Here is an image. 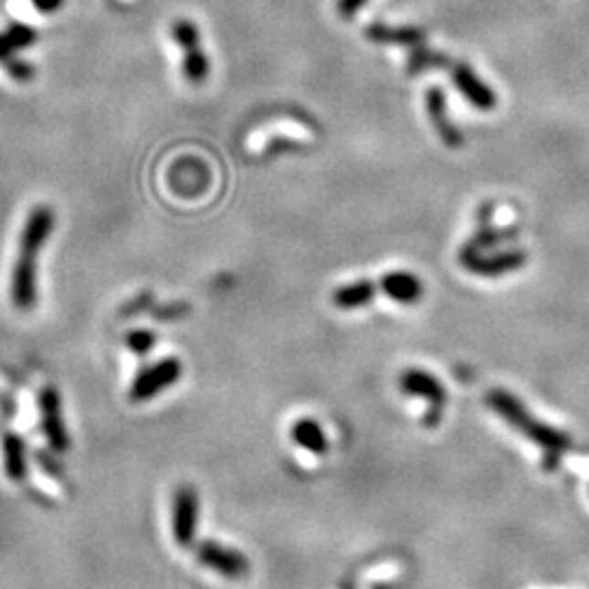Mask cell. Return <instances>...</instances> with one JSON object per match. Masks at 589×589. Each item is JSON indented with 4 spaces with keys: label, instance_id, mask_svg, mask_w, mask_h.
<instances>
[{
    "label": "cell",
    "instance_id": "8992f818",
    "mask_svg": "<svg viewBox=\"0 0 589 589\" xmlns=\"http://www.w3.org/2000/svg\"><path fill=\"white\" fill-rule=\"evenodd\" d=\"M196 559L210 568L216 574L226 576V579H243V576L249 572V561H247L245 554H240L238 550L223 546L218 542H201L195 546Z\"/></svg>",
    "mask_w": 589,
    "mask_h": 589
},
{
    "label": "cell",
    "instance_id": "ac0fdd59",
    "mask_svg": "<svg viewBox=\"0 0 589 589\" xmlns=\"http://www.w3.org/2000/svg\"><path fill=\"white\" fill-rule=\"evenodd\" d=\"M184 75L193 86H201L205 81L210 75V61H207L204 50L193 48L184 53Z\"/></svg>",
    "mask_w": 589,
    "mask_h": 589
},
{
    "label": "cell",
    "instance_id": "603a6c76",
    "mask_svg": "<svg viewBox=\"0 0 589 589\" xmlns=\"http://www.w3.org/2000/svg\"><path fill=\"white\" fill-rule=\"evenodd\" d=\"M364 3H367V0H339V14L343 16V18H353L356 11L361 9Z\"/></svg>",
    "mask_w": 589,
    "mask_h": 589
},
{
    "label": "cell",
    "instance_id": "5bb4252c",
    "mask_svg": "<svg viewBox=\"0 0 589 589\" xmlns=\"http://www.w3.org/2000/svg\"><path fill=\"white\" fill-rule=\"evenodd\" d=\"M290 439H293L300 447H304L306 452L317 454V457H321V454L328 452L330 447L328 436H325L321 426L308 417L293 424V428H290Z\"/></svg>",
    "mask_w": 589,
    "mask_h": 589
},
{
    "label": "cell",
    "instance_id": "e0dca14e",
    "mask_svg": "<svg viewBox=\"0 0 589 589\" xmlns=\"http://www.w3.org/2000/svg\"><path fill=\"white\" fill-rule=\"evenodd\" d=\"M447 66H452V61L447 55L443 53H436V50H430L428 47H417L413 48L411 58H408V66H406V72L408 75H419V72L424 70H430V68H447Z\"/></svg>",
    "mask_w": 589,
    "mask_h": 589
},
{
    "label": "cell",
    "instance_id": "ba28073f",
    "mask_svg": "<svg viewBox=\"0 0 589 589\" xmlns=\"http://www.w3.org/2000/svg\"><path fill=\"white\" fill-rule=\"evenodd\" d=\"M39 408H42V430L53 452H66L70 447V436L66 430L61 400L55 386H47L39 393Z\"/></svg>",
    "mask_w": 589,
    "mask_h": 589
},
{
    "label": "cell",
    "instance_id": "277c9868",
    "mask_svg": "<svg viewBox=\"0 0 589 589\" xmlns=\"http://www.w3.org/2000/svg\"><path fill=\"white\" fill-rule=\"evenodd\" d=\"M400 389L406 393V395L424 397V400L430 404V411L426 415V424L435 426L439 422L441 411L447 400L446 386H443L439 378L424 372V369H406V372L400 375Z\"/></svg>",
    "mask_w": 589,
    "mask_h": 589
},
{
    "label": "cell",
    "instance_id": "52a82bcc",
    "mask_svg": "<svg viewBox=\"0 0 589 589\" xmlns=\"http://www.w3.org/2000/svg\"><path fill=\"white\" fill-rule=\"evenodd\" d=\"M196 526H199V496L195 487L184 485L173 496V537L179 546H193Z\"/></svg>",
    "mask_w": 589,
    "mask_h": 589
},
{
    "label": "cell",
    "instance_id": "9a60e30c",
    "mask_svg": "<svg viewBox=\"0 0 589 589\" xmlns=\"http://www.w3.org/2000/svg\"><path fill=\"white\" fill-rule=\"evenodd\" d=\"M375 290L378 289H375L373 282H369V279H358V282L336 289L332 300L336 308H341V310H356V308L367 306L369 301L373 300Z\"/></svg>",
    "mask_w": 589,
    "mask_h": 589
},
{
    "label": "cell",
    "instance_id": "4fadbf2b",
    "mask_svg": "<svg viewBox=\"0 0 589 589\" xmlns=\"http://www.w3.org/2000/svg\"><path fill=\"white\" fill-rule=\"evenodd\" d=\"M491 212H493V205L491 204H485L480 205L479 210V232L471 236L469 240V247H474V249L479 251H485V249H491V247L500 245V243H507V240H513L515 236H518V227H509V229H496L491 226Z\"/></svg>",
    "mask_w": 589,
    "mask_h": 589
},
{
    "label": "cell",
    "instance_id": "ffe728a7",
    "mask_svg": "<svg viewBox=\"0 0 589 589\" xmlns=\"http://www.w3.org/2000/svg\"><path fill=\"white\" fill-rule=\"evenodd\" d=\"M7 36L11 37V42H14L16 50H22V48H29L33 42L37 39V31L31 29L29 25H22V22H11L7 26Z\"/></svg>",
    "mask_w": 589,
    "mask_h": 589
},
{
    "label": "cell",
    "instance_id": "7402d4cb",
    "mask_svg": "<svg viewBox=\"0 0 589 589\" xmlns=\"http://www.w3.org/2000/svg\"><path fill=\"white\" fill-rule=\"evenodd\" d=\"M155 345V334L149 332V330H133V332L127 334V347L136 353H147L153 350Z\"/></svg>",
    "mask_w": 589,
    "mask_h": 589
},
{
    "label": "cell",
    "instance_id": "44dd1931",
    "mask_svg": "<svg viewBox=\"0 0 589 589\" xmlns=\"http://www.w3.org/2000/svg\"><path fill=\"white\" fill-rule=\"evenodd\" d=\"M3 66L5 70H7V75L14 79V81H20V83L31 81L33 75H36V68H33L29 61H22L20 58H14V55L5 59Z\"/></svg>",
    "mask_w": 589,
    "mask_h": 589
},
{
    "label": "cell",
    "instance_id": "d6986e66",
    "mask_svg": "<svg viewBox=\"0 0 589 589\" xmlns=\"http://www.w3.org/2000/svg\"><path fill=\"white\" fill-rule=\"evenodd\" d=\"M173 37H175V42L184 48V53H186V50L199 48L201 44L199 29H196L195 22L190 20H177L175 25H173Z\"/></svg>",
    "mask_w": 589,
    "mask_h": 589
},
{
    "label": "cell",
    "instance_id": "5b68a950",
    "mask_svg": "<svg viewBox=\"0 0 589 589\" xmlns=\"http://www.w3.org/2000/svg\"><path fill=\"white\" fill-rule=\"evenodd\" d=\"M182 375V363L177 358H164V361L151 364V367L142 369L133 380L131 389H129V397L133 402H147L151 397L160 395L162 391L173 386Z\"/></svg>",
    "mask_w": 589,
    "mask_h": 589
},
{
    "label": "cell",
    "instance_id": "7c38bea8",
    "mask_svg": "<svg viewBox=\"0 0 589 589\" xmlns=\"http://www.w3.org/2000/svg\"><path fill=\"white\" fill-rule=\"evenodd\" d=\"M364 36H367L375 44H397V47H411L417 48L426 42V31L419 29V26H389L380 25V22H373L364 29Z\"/></svg>",
    "mask_w": 589,
    "mask_h": 589
},
{
    "label": "cell",
    "instance_id": "30bf717a",
    "mask_svg": "<svg viewBox=\"0 0 589 589\" xmlns=\"http://www.w3.org/2000/svg\"><path fill=\"white\" fill-rule=\"evenodd\" d=\"M426 108H428L432 125H435L443 142L450 149L461 147L463 133L458 131V127L450 122V118L446 116V94H443L441 88H428V92H426Z\"/></svg>",
    "mask_w": 589,
    "mask_h": 589
},
{
    "label": "cell",
    "instance_id": "6da1fadb",
    "mask_svg": "<svg viewBox=\"0 0 589 589\" xmlns=\"http://www.w3.org/2000/svg\"><path fill=\"white\" fill-rule=\"evenodd\" d=\"M55 227V212L48 205L33 207L20 236V254L11 273V301L18 310L37 304V256Z\"/></svg>",
    "mask_w": 589,
    "mask_h": 589
},
{
    "label": "cell",
    "instance_id": "cb8c5ba5",
    "mask_svg": "<svg viewBox=\"0 0 589 589\" xmlns=\"http://www.w3.org/2000/svg\"><path fill=\"white\" fill-rule=\"evenodd\" d=\"M14 53H16L14 42H11V37L7 36V31H3V33H0V64H3V61L7 58H11Z\"/></svg>",
    "mask_w": 589,
    "mask_h": 589
},
{
    "label": "cell",
    "instance_id": "2e32d148",
    "mask_svg": "<svg viewBox=\"0 0 589 589\" xmlns=\"http://www.w3.org/2000/svg\"><path fill=\"white\" fill-rule=\"evenodd\" d=\"M3 458L5 471L14 482H22L26 479V446L20 435H5L3 439Z\"/></svg>",
    "mask_w": 589,
    "mask_h": 589
},
{
    "label": "cell",
    "instance_id": "d4e9b609",
    "mask_svg": "<svg viewBox=\"0 0 589 589\" xmlns=\"http://www.w3.org/2000/svg\"><path fill=\"white\" fill-rule=\"evenodd\" d=\"M31 3L42 14H53V11H58L64 5V0H31Z\"/></svg>",
    "mask_w": 589,
    "mask_h": 589
},
{
    "label": "cell",
    "instance_id": "3957f363",
    "mask_svg": "<svg viewBox=\"0 0 589 589\" xmlns=\"http://www.w3.org/2000/svg\"><path fill=\"white\" fill-rule=\"evenodd\" d=\"M458 260L469 273L482 275V278H500L504 273L518 271L520 267H524L529 262V256L521 249H509L500 251V254L485 256L474 247L465 245L461 254H458Z\"/></svg>",
    "mask_w": 589,
    "mask_h": 589
},
{
    "label": "cell",
    "instance_id": "7a4b0ae2",
    "mask_svg": "<svg viewBox=\"0 0 589 589\" xmlns=\"http://www.w3.org/2000/svg\"><path fill=\"white\" fill-rule=\"evenodd\" d=\"M487 404L493 408V413H498L504 422H509L515 430L526 435L532 443L542 447L546 452V469H554L561 461V454L568 452L572 441L565 432H561L552 426L537 422L535 417L529 413V408L521 404L518 397L510 395L509 391L493 389L487 393Z\"/></svg>",
    "mask_w": 589,
    "mask_h": 589
},
{
    "label": "cell",
    "instance_id": "8fae6325",
    "mask_svg": "<svg viewBox=\"0 0 589 589\" xmlns=\"http://www.w3.org/2000/svg\"><path fill=\"white\" fill-rule=\"evenodd\" d=\"M380 290L386 297H391L393 301H400V304H415V301L422 300L424 295V284L417 275L408 271H393L386 273L383 279H380Z\"/></svg>",
    "mask_w": 589,
    "mask_h": 589
},
{
    "label": "cell",
    "instance_id": "9c48e42d",
    "mask_svg": "<svg viewBox=\"0 0 589 589\" xmlns=\"http://www.w3.org/2000/svg\"><path fill=\"white\" fill-rule=\"evenodd\" d=\"M452 81L454 86L458 88V92H461L463 97L474 105V108L479 110L496 108L498 103L496 92H493L489 86H485V83L479 79V75H476L468 64H463V61H454L452 64Z\"/></svg>",
    "mask_w": 589,
    "mask_h": 589
}]
</instances>
